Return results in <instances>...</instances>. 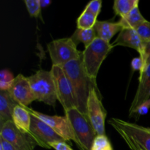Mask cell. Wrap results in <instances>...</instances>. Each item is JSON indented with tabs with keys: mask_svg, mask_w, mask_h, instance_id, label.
<instances>
[{
	"mask_svg": "<svg viewBox=\"0 0 150 150\" xmlns=\"http://www.w3.org/2000/svg\"><path fill=\"white\" fill-rule=\"evenodd\" d=\"M62 67L73 86L77 102V108L82 114L87 116L86 106L89 92L93 86L98 88L96 81L92 80L85 70L82 56L79 59L69 62Z\"/></svg>",
	"mask_w": 150,
	"mask_h": 150,
	"instance_id": "obj_1",
	"label": "cell"
},
{
	"mask_svg": "<svg viewBox=\"0 0 150 150\" xmlns=\"http://www.w3.org/2000/svg\"><path fill=\"white\" fill-rule=\"evenodd\" d=\"M113 48L111 43L96 38L89 46L85 48L84 51H82L83 67L88 76L92 80L96 81L101 64Z\"/></svg>",
	"mask_w": 150,
	"mask_h": 150,
	"instance_id": "obj_2",
	"label": "cell"
},
{
	"mask_svg": "<svg viewBox=\"0 0 150 150\" xmlns=\"http://www.w3.org/2000/svg\"><path fill=\"white\" fill-rule=\"evenodd\" d=\"M28 80L36 100L55 107L57 97L51 71L40 70L28 77Z\"/></svg>",
	"mask_w": 150,
	"mask_h": 150,
	"instance_id": "obj_3",
	"label": "cell"
},
{
	"mask_svg": "<svg viewBox=\"0 0 150 150\" xmlns=\"http://www.w3.org/2000/svg\"><path fill=\"white\" fill-rule=\"evenodd\" d=\"M70 120L81 146V150H91L97 135L87 116L82 114L77 108L64 111Z\"/></svg>",
	"mask_w": 150,
	"mask_h": 150,
	"instance_id": "obj_4",
	"label": "cell"
},
{
	"mask_svg": "<svg viewBox=\"0 0 150 150\" xmlns=\"http://www.w3.org/2000/svg\"><path fill=\"white\" fill-rule=\"evenodd\" d=\"M53 66L62 67L69 62L79 59L82 52L70 38L54 40L47 45Z\"/></svg>",
	"mask_w": 150,
	"mask_h": 150,
	"instance_id": "obj_5",
	"label": "cell"
},
{
	"mask_svg": "<svg viewBox=\"0 0 150 150\" xmlns=\"http://www.w3.org/2000/svg\"><path fill=\"white\" fill-rule=\"evenodd\" d=\"M50 71L55 84L57 100L62 105L64 111L77 108V102L73 86L62 67L52 65Z\"/></svg>",
	"mask_w": 150,
	"mask_h": 150,
	"instance_id": "obj_6",
	"label": "cell"
},
{
	"mask_svg": "<svg viewBox=\"0 0 150 150\" xmlns=\"http://www.w3.org/2000/svg\"><path fill=\"white\" fill-rule=\"evenodd\" d=\"M28 110L31 114L35 116L40 120L43 121L46 124H48L62 139H64V142H74L79 149H81L80 144L76 136L73 127L70 124V120H68L66 116H50L47 114H42L39 111H35L31 108H28Z\"/></svg>",
	"mask_w": 150,
	"mask_h": 150,
	"instance_id": "obj_7",
	"label": "cell"
},
{
	"mask_svg": "<svg viewBox=\"0 0 150 150\" xmlns=\"http://www.w3.org/2000/svg\"><path fill=\"white\" fill-rule=\"evenodd\" d=\"M97 90L98 88L95 86L91 88L87 101L86 113L97 135L101 136L105 135V121L106 118V111L103 105Z\"/></svg>",
	"mask_w": 150,
	"mask_h": 150,
	"instance_id": "obj_8",
	"label": "cell"
},
{
	"mask_svg": "<svg viewBox=\"0 0 150 150\" xmlns=\"http://www.w3.org/2000/svg\"><path fill=\"white\" fill-rule=\"evenodd\" d=\"M0 129V138L10 143L17 150H34L38 146L31 135L21 132L13 121L5 122Z\"/></svg>",
	"mask_w": 150,
	"mask_h": 150,
	"instance_id": "obj_9",
	"label": "cell"
},
{
	"mask_svg": "<svg viewBox=\"0 0 150 150\" xmlns=\"http://www.w3.org/2000/svg\"><path fill=\"white\" fill-rule=\"evenodd\" d=\"M29 134L36 142L38 146L45 149H51L49 146L51 143L64 142L48 124L32 114H31Z\"/></svg>",
	"mask_w": 150,
	"mask_h": 150,
	"instance_id": "obj_10",
	"label": "cell"
},
{
	"mask_svg": "<svg viewBox=\"0 0 150 150\" xmlns=\"http://www.w3.org/2000/svg\"><path fill=\"white\" fill-rule=\"evenodd\" d=\"M114 128L125 132L144 150H150V128L135 123L128 122L120 119L112 118L108 121Z\"/></svg>",
	"mask_w": 150,
	"mask_h": 150,
	"instance_id": "obj_11",
	"label": "cell"
},
{
	"mask_svg": "<svg viewBox=\"0 0 150 150\" xmlns=\"http://www.w3.org/2000/svg\"><path fill=\"white\" fill-rule=\"evenodd\" d=\"M8 92L18 105L26 108L33 101L36 100L28 77H25L22 74L15 77L14 81Z\"/></svg>",
	"mask_w": 150,
	"mask_h": 150,
	"instance_id": "obj_12",
	"label": "cell"
},
{
	"mask_svg": "<svg viewBox=\"0 0 150 150\" xmlns=\"http://www.w3.org/2000/svg\"><path fill=\"white\" fill-rule=\"evenodd\" d=\"M150 92V64L140 73L139 83L135 98L132 102L130 110V116H132L136 108L144 101L149 99Z\"/></svg>",
	"mask_w": 150,
	"mask_h": 150,
	"instance_id": "obj_13",
	"label": "cell"
},
{
	"mask_svg": "<svg viewBox=\"0 0 150 150\" xmlns=\"http://www.w3.org/2000/svg\"><path fill=\"white\" fill-rule=\"evenodd\" d=\"M111 45L113 47L119 45L129 47L137 51L139 53V55H141L146 44L142 42L134 29H122L120 31L117 39Z\"/></svg>",
	"mask_w": 150,
	"mask_h": 150,
	"instance_id": "obj_14",
	"label": "cell"
},
{
	"mask_svg": "<svg viewBox=\"0 0 150 150\" xmlns=\"http://www.w3.org/2000/svg\"><path fill=\"white\" fill-rule=\"evenodd\" d=\"M18 104L11 98L8 91H0V127L13 120L15 107Z\"/></svg>",
	"mask_w": 150,
	"mask_h": 150,
	"instance_id": "obj_15",
	"label": "cell"
},
{
	"mask_svg": "<svg viewBox=\"0 0 150 150\" xmlns=\"http://www.w3.org/2000/svg\"><path fill=\"white\" fill-rule=\"evenodd\" d=\"M16 127L23 133L29 134L31 126V114L28 110V107L17 105L14 108L13 114V120Z\"/></svg>",
	"mask_w": 150,
	"mask_h": 150,
	"instance_id": "obj_16",
	"label": "cell"
},
{
	"mask_svg": "<svg viewBox=\"0 0 150 150\" xmlns=\"http://www.w3.org/2000/svg\"><path fill=\"white\" fill-rule=\"evenodd\" d=\"M95 32H96L97 38L110 42L111 38L117 34V32H120L122 29V27L118 23V22H111V21H98L94 26Z\"/></svg>",
	"mask_w": 150,
	"mask_h": 150,
	"instance_id": "obj_17",
	"label": "cell"
},
{
	"mask_svg": "<svg viewBox=\"0 0 150 150\" xmlns=\"http://www.w3.org/2000/svg\"><path fill=\"white\" fill-rule=\"evenodd\" d=\"M146 21L145 18L141 13L138 5L127 16L120 18L118 23L122 29H135L136 26L142 24Z\"/></svg>",
	"mask_w": 150,
	"mask_h": 150,
	"instance_id": "obj_18",
	"label": "cell"
},
{
	"mask_svg": "<svg viewBox=\"0 0 150 150\" xmlns=\"http://www.w3.org/2000/svg\"><path fill=\"white\" fill-rule=\"evenodd\" d=\"M96 38V32L94 28L89 29H77L70 37L76 45H78V44L82 42L85 48L89 46Z\"/></svg>",
	"mask_w": 150,
	"mask_h": 150,
	"instance_id": "obj_19",
	"label": "cell"
},
{
	"mask_svg": "<svg viewBox=\"0 0 150 150\" xmlns=\"http://www.w3.org/2000/svg\"><path fill=\"white\" fill-rule=\"evenodd\" d=\"M139 0H115L113 9L116 16L118 15L120 18H123L139 5Z\"/></svg>",
	"mask_w": 150,
	"mask_h": 150,
	"instance_id": "obj_20",
	"label": "cell"
},
{
	"mask_svg": "<svg viewBox=\"0 0 150 150\" xmlns=\"http://www.w3.org/2000/svg\"><path fill=\"white\" fill-rule=\"evenodd\" d=\"M97 18L94 15L83 10L77 19V29H92L95 26V23L98 21Z\"/></svg>",
	"mask_w": 150,
	"mask_h": 150,
	"instance_id": "obj_21",
	"label": "cell"
},
{
	"mask_svg": "<svg viewBox=\"0 0 150 150\" xmlns=\"http://www.w3.org/2000/svg\"><path fill=\"white\" fill-rule=\"evenodd\" d=\"M15 78L7 69L2 70L0 73V91H9L12 86Z\"/></svg>",
	"mask_w": 150,
	"mask_h": 150,
	"instance_id": "obj_22",
	"label": "cell"
},
{
	"mask_svg": "<svg viewBox=\"0 0 150 150\" xmlns=\"http://www.w3.org/2000/svg\"><path fill=\"white\" fill-rule=\"evenodd\" d=\"M91 150H114L112 145L105 135L97 136L92 144Z\"/></svg>",
	"mask_w": 150,
	"mask_h": 150,
	"instance_id": "obj_23",
	"label": "cell"
},
{
	"mask_svg": "<svg viewBox=\"0 0 150 150\" xmlns=\"http://www.w3.org/2000/svg\"><path fill=\"white\" fill-rule=\"evenodd\" d=\"M138 35L144 44L150 42V22L147 20L135 28Z\"/></svg>",
	"mask_w": 150,
	"mask_h": 150,
	"instance_id": "obj_24",
	"label": "cell"
},
{
	"mask_svg": "<svg viewBox=\"0 0 150 150\" xmlns=\"http://www.w3.org/2000/svg\"><path fill=\"white\" fill-rule=\"evenodd\" d=\"M24 3L29 14L32 17L38 18L40 13L41 10L40 0H25Z\"/></svg>",
	"mask_w": 150,
	"mask_h": 150,
	"instance_id": "obj_25",
	"label": "cell"
},
{
	"mask_svg": "<svg viewBox=\"0 0 150 150\" xmlns=\"http://www.w3.org/2000/svg\"><path fill=\"white\" fill-rule=\"evenodd\" d=\"M101 7H102L101 0H92L86 4L84 10L98 17L100 12Z\"/></svg>",
	"mask_w": 150,
	"mask_h": 150,
	"instance_id": "obj_26",
	"label": "cell"
},
{
	"mask_svg": "<svg viewBox=\"0 0 150 150\" xmlns=\"http://www.w3.org/2000/svg\"><path fill=\"white\" fill-rule=\"evenodd\" d=\"M150 108V98L148 99L147 100L144 101L142 104H141L139 107L136 109V111H134L133 114L136 115L137 117H140V116L146 115V114H148L149 112V110Z\"/></svg>",
	"mask_w": 150,
	"mask_h": 150,
	"instance_id": "obj_27",
	"label": "cell"
},
{
	"mask_svg": "<svg viewBox=\"0 0 150 150\" xmlns=\"http://www.w3.org/2000/svg\"><path fill=\"white\" fill-rule=\"evenodd\" d=\"M131 67L134 71H139V73L143 71L145 69V64L143 59L141 57H135L131 62Z\"/></svg>",
	"mask_w": 150,
	"mask_h": 150,
	"instance_id": "obj_28",
	"label": "cell"
},
{
	"mask_svg": "<svg viewBox=\"0 0 150 150\" xmlns=\"http://www.w3.org/2000/svg\"><path fill=\"white\" fill-rule=\"evenodd\" d=\"M139 57L143 59L144 62L145 67H146L148 64H150V42L145 45L143 52L141 55H139Z\"/></svg>",
	"mask_w": 150,
	"mask_h": 150,
	"instance_id": "obj_29",
	"label": "cell"
},
{
	"mask_svg": "<svg viewBox=\"0 0 150 150\" xmlns=\"http://www.w3.org/2000/svg\"><path fill=\"white\" fill-rule=\"evenodd\" d=\"M50 147L55 150H73L65 142H57L54 143H51L49 144Z\"/></svg>",
	"mask_w": 150,
	"mask_h": 150,
	"instance_id": "obj_30",
	"label": "cell"
},
{
	"mask_svg": "<svg viewBox=\"0 0 150 150\" xmlns=\"http://www.w3.org/2000/svg\"><path fill=\"white\" fill-rule=\"evenodd\" d=\"M0 150H17L10 143L0 138Z\"/></svg>",
	"mask_w": 150,
	"mask_h": 150,
	"instance_id": "obj_31",
	"label": "cell"
},
{
	"mask_svg": "<svg viewBox=\"0 0 150 150\" xmlns=\"http://www.w3.org/2000/svg\"><path fill=\"white\" fill-rule=\"evenodd\" d=\"M51 3V1H50V0H40V4L41 8L48 7Z\"/></svg>",
	"mask_w": 150,
	"mask_h": 150,
	"instance_id": "obj_32",
	"label": "cell"
},
{
	"mask_svg": "<svg viewBox=\"0 0 150 150\" xmlns=\"http://www.w3.org/2000/svg\"><path fill=\"white\" fill-rule=\"evenodd\" d=\"M139 147H140V149H141V150H144L143 149H142V147H141V146H139Z\"/></svg>",
	"mask_w": 150,
	"mask_h": 150,
	"instance_id": "obj_33",
	"label": "cell"
},
{
	"mask_svg": "<svg viewBox=\"0 0 150 150\" xmlns=\"http://www.w3.org/2000/svg\"><path fill=\"white\" fill-rule=\"evenodd\" d=\"M149 96H150V92H149Z\"/></svg>",
	"mask_w": 150,
	"mask_h": 150,
	"instance_id": "obj_34",
	"label": "cell"
},
{
	"mask_svg": "<svg viewBox=\"0 0 150 150\" xmlns=\"http://www.w3.org/2000/svg\"></svg>",
	"mask_w": 150,
	"mask_h": 150,
	"instance_id": "obj_35",
	"label": "cell"
}]
</instances>
